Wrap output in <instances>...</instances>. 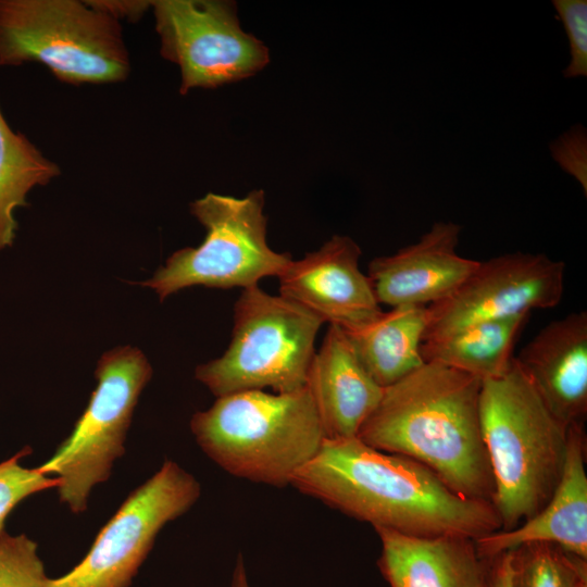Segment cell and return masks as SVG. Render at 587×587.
Returning a JSON list of instances; mask_svg holds the SVG:
<instances>
[{
	"label": "cell",
	"mask_w": 587,
	"mask_h": 587,
	"mask_svg": "<svg viewBox=\"0 0 587 587\" xmlns=\"http://www.w3.org/2000/svg\"><path fill=\"white\" fill-rule=\"evenodd\" d=\"M291 486L374 529L474 540L501 529L492 503L463 498L423 464L377 450L358 436L325 438Z\"/></svg>",
	"instance_id": "cell-1"
},
{
	"label": "cell",
	"mask_w": 587,
	"mask_h": 587,
	"mask_svg": "<svg viewBox=\"0 0 587 587\" xmlns=\"http://www.w3.org/2000/svg\"><path fill=\"white\" fill-rule=\"evenodd\" d=\"M482 383L450 366L424 362L384 388L358 437L423 464L463 498L492 503L494 477L480 428Z\"/></svg>",
	"instance_id": "cell-2"
},
{
	"label": "cell",
	"mask_w": 587,
	"mask_h": 587,
	"mask_svg": "<svg viewBox=\"0 0 587 587\" xmlns=\"http://www.w3.org/2000/svg\"><path fill=\"white\" fill-rule=\"evenodd\" d=\"M480 428L494 477L501 530L513 529L548 502L562 475L567 429L515 362L482 383Z\"/></svg>",
	"instance_id": "cell-3"
},
{
	"label": "cell",
	"mask_w": 587,
	"mask_h": 587,
	"mask_svg": "<svg viewBox=\"0 0 587 587\" xmlns=\"http://www.w3.org/2000/svg\"><path fill=\"white\" fill-rule=\"evenodd\" d=\"M190 429L224 471L274 487L291 485L325 439L307 386L292 392L248 390L218 397L192 415Z\"/></svg>",
	"instance_id": "cell-4"
},
{
	"label": "cell",
	"mask_w": 587,
	"mask_h": 587,
	"mask_svg": "<svg viewBox=\"0 0 587 587\" xmlns=\"http://www.w3.org/2000/svg\"><path fill=\"white\" fill-rule=\"evenodd\" d=\"M39 62L72 85L118 83L130 72L122 26L78 0H0V66Z\"/></svg>",
	"instance_id": "cell-5"
},
{
	"label": "cell",
	"mask_w": 587,
	"mask_h": 587,
	"mask_svg": "<svg viewBox=\"0 0 587 587\" xmlns=\"http://www.w3.org/2000/svg\"><path fill=\"white\" fill-rule=\"evenodd\" d=\"M232 338L224 353L196 367L195 377L216 398L271 388L307 386L315 339L324 322L300 304L259 285L234 303Z\"/></svg>",
	"instance_id": "cell-6"
},
{
	"label": "cell",
	"mask_w": 587,
	"mask_h": 587,
	"mask_svg": "<svg viewBox=\"0 0 587 587\" xmlns=\"http://www.w3.org/2000/svg\"><path fill=\"white\" fill-rule=\"evenodd\" d=\"M263 209L261 189L242 198L209 192L195 200L190 213L205 229L203 241L175 251L141 284L164 301L192 286L246 289L277 277L292 258L268 246Z\"/></svg>",
	"instance_id": "cell-7"
},
{
	"label": "cell",
	"mask_w": 587,
	"mask_h": 587,
	"mask_svg": "<svg viewBox=\"0 0 587 587\" xmlns=\"http://www.w3.org/2000/svg\"><path fill=\"white\" fill-rule=\"evenodd\" d=\"M152 376L146 355L132 346L104 353L96 370L97 387L70 436L38 469L55 474L60 501L72 512L87 508L91 489L110 477L138 398Z\"/></svg>",
	"instance_id": "cell-8"
},
{
	"label": "cell",
	"mask_w": 587,
	"mask_h": 587,
	"mask_svg": "<svg viewBox=\"0 0 587 587\" xmlns=\"http://www.w3.org/2000/svg\"><path fill=\"white\" fill-rule=\"evenodd\" d=\"M160 53L180 70L179 92L250 77L270 62L268 49L242 30L233 1L151 2Z\"/></svg>",
	"instance_id": "cell-9"
},
{
	"label": "cell",
	"mask_w": 587,
	"mask_h": 587,
	"mask_svg": "<svg viewBox=\"0 0 587 587\" xmlns=\"http://www.w3.org/2000/svg\"><path fill=\"white\" fill-rule=\"evenodd\" d=\"M199 482L176 462L135 489L101 528L86 557L50 587H128L164 525L199 499Z\"/></svg>",
	"instance_id": "cell-10"
},
{
	"label": "cell",
	"mask_w": 587,
	"mask_h": 587,
	"mask_svg": "<svg viewBox=\"0 0 587 587\" xmlns=\"http://www.w3.org/2000/svg\"><path fill=\"white\" fill-rule=\"evenodd\" d=\"M564 278L565 264L544 253L514 252L479 261L454 292L427 307L423 341L476 323L553 308L562 299Z\"/></svg>",
	"instance_id": "cell-11"
},
{
	"label": "cell",
	"mask_w": 587,
	"mask_h": 587,
	"mask_svg": "<svg viewBox=\"0 0 587 587\" xmlns=\"http://www.w3.org/2000/svg\"><path fill=\"white\" fill-rule=\"evenodd\" d=\"M360 246L335 235L320 249L290 262L277 276L279 295L305 308L324 324L362 326L383 311L372 284L360 270Z\"/></svg>",
	"instance_id": "cell-12"
},
{
	"label": "cell",
	"mask_w": 587,
	"mask_h": 587,
	"mask_svg": "<svg viewBox=\"0 0 587 587\" xmlns=\"http://www.w3.org/2000/svg\"><path fill=\"white\" fill-rule=\"evenodd\" d=\"M461 229L436 222L417 242L371 260L366 275L379 305L428 307L454 292L479 264L457 252Z\"/></svg>",
	"instance_id": "cell-13"
},
{
	"label": "cell",
	"mask_w": 587,
	"mask_h": 587,
	"mask_svg": "<svg viewBox=\"0 0 587 587\" xmlns=\"http://www.w3.org/2000/svg\"><path fill=\"white\" fill-rule=\"evenodd\" d=\"M515 362L549 411L566 427L587 414V312L554 320L528 341Z\"/></svg>",
	"instance_id": "cell-14"
},
{
	"label": "cell",
	"mask_w": 587,
	"mask_h": 587,
	"mask_svg": "<svg viewBox=\"0 0 587 587\" xmlns=\"http://www.w3.org/2000/svg\"><path fill=\"white\" fill-rule=\"evenodd\" d=\"M529 542H549L587 559V474L584 424L567 429V451L561 478L542 509L513 529L496 530L475 540L489 560Z\"/></svg>",
	"instance_id": "cell-15"
},
{
	"label": "cell",
	"mask_w": 587,
	"mask_h": 587,
	"mask_svg": "<svg viewBox=\"0 0 587 587\" xmlns=\"http://www.w3.org/2000/svg\"><path fill=\"white\" fill-rule=\"evenodd\" d=\"M307 388L327 439L357 437L384 391L365 371L344 329L337 325H328L314 353Z\"/></svg>",
	"instance_id": "cell-16"
},
{
	"label": "cell",
	"mask_w": 587,
	"mask_h": 587,
	"mask_svg": "<svg viewBox=\"0 0 587 587\" xmlns=\"http://www.w3.org/2000/svg\"><path fill=\"white\" fill-rule=\"evenodd\" d=\"M375 530L382 544L377 566L389 587H486L487 562L474 539Z\"/></svg>",
	"instance_id": "cell-17"
},
{
	"label": "cell",
	"mask_w": 587,
	"mask_h": 587,
	"mask_svg": "<svg viewBox=\"0 0 587 587\" xmlns=\"http://www.w3.org/2000/svg\"><path fill=\"white\" fill-rule=\"evenodd\" d=\"M427 324V307L401 305L344 332L365 371L386 388L424 363L421 344Z\"/></svg>",
	"instance_id": "cell-18"
},
{
	"label": "cell",
	"mask_w": 587,
	"mask_h": 587,
	"mask_svg": "<svg viewBox=\"0 0 587 587\" xmlns=\"http://www.w3.org/2000/svg\"><path fill=\"white\" fill-rule=\"evenodd\" d=\"M529 315L485 321L425 340L421 355L424 362L450 366L482 382L498 377L510 366L515 342Z\"/></svg>",
	"instance_id": "cell-19"
},
{
	"label": "cell",
	"mask_w": 587,
	"mask_h": 587,
	"mask_svg": "<svg viewBox=\"0 0 587 587\" xmlns=\"http://www.w3.org/2000/svg\"><path fill=\"white\" fill-rule=\"evenodd\" d=\"M61 170L22 133L14 132L0 109V251L16 237L15 211L28 205L27 196L46 186Z\"/></svg>",
	"instance_id": "cell-20"
},
{
	"label": "cell",
	"mask_w": 587,
	"mask_h": 587,
	"mask_svg": "<svg viewBox=\"0 0 587 587\" xmlns=\"http://www.w3.org/2000/svg\"><path fill=\"white\" fill-rule=\"evenodd\" d=\"M509 552L512 587H587V559L549 542Z\"/></svg>",
	"instance_id": "cell-21"
},
{
	"label": "cell",
	"mask_w": 587,
	"mask_h": 587,
	"mask_svg": "<svg viewBox=\"0 0 587 587\" xmlns=\"http://www.w3.org/2000/svg\"><path fill=\"white\" fill-rule=\"evenodd\" d=\"M50 580L34 540L0 534V587H50Z\"/></svg>",
	"instance_id": "cell-22"
},
{
	"label": "cell",
	"mask_w": 587,
	"mask_h": 587,
	"mask_svg": "<svg viewBox=\"0 0 587 587\" xmlns=\"http://www.w3.org/2000/svg\"><path fill=\"white\" fill-rule=\"evenodd\" d=\"M30 452L25 448L14 457L0 463V534L13 508L23 499L38 491L58 487L59 479L49 477L36 469H26L18 460Z\"/></svg>",
	"instance_id": "cell-23"
},
{
	"label": "cell",
	"mask_w": 587,
	"mask_h": 587,
	"mask_svg": "<svg viewBox=\"0 0 587 587\" xmlns=\"http://www.w3.org/2000/svg\"><path fill=\"white\" fill-rule=\"evenodd\" d=\"M570 42L571 61L564 68L565 78L587 76V1L553 0Z\"/></svg>",
	"instance_id": "cell-24"
},
{
	"label": "cell",
	"mask_w": 587,
	"mask_h": 587,
	"mask_svg": "<svg viewBox=\"0 0 587 587\" xmlns=\"http://www.w3.org/2000/svg\"><path fill=\"white\" fill-rule=\"evenodd\" d=\"M550 152L562 170L572 175L587 195V136L582 125L572 126L550 143Z\"/></svg>",
	"instance_id": "cell-25"
},
{
	"label": "cell",
	"mask_w": 587,
	"mask_h": 587,
	"mask_svg": "<svg viewBox=\"0 0 587 587\" xmlns=\"http://www.w3.org/2000/svg\"><path fill=\"white\" fill-rule=\"evenodd\" d=\"M90 5L100 9L115 20L126 18L136 22L151 8L152 1L143 0H88Z\"/></svg>",
	"instance_id": "cell-26"
},
{
	"label": "cell",
	"mask_w": 587,
	"mask_h": 587,
	"mask_svg": "<svg viewBox=\"0 0 587 587\" xmlns=\"http://www.w3.org/2000/svg\"><path fill=\"white\" fill-rule=\"evenodd\" d=\"M486 587H512L509 552L486 560Z\"/></svg>",
	"instance_id": "cell-27"
},
{
	"label": "cell",
	"mask_w": 587,
	"mask_h": 587,
	"mask_svg": "<svg viewBox=\"0 0 587 587\" xmlns=\"http://www.w3.org/2000/svg\"><path fill=\"white\" fill-rule=\"evenodd\" d=\"M230 587H250L246 574L243 557L239 554L236 560V565L233 572Z\"/></svg>",
	"instance_id": "cell-28"
}]
</instances>
